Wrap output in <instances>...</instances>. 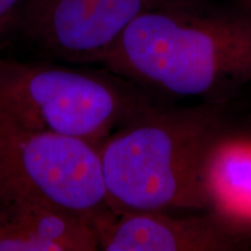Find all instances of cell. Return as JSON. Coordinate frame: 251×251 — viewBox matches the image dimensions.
I'll use <instances>...</instances> for the list:
<instances>
[{"label": "cell", "instance_id": "1", "mask_svg": "<svg viewBox=\"0 0 251 251\" xmlns=\"http://www.w3.org/2000/svg\"><path fill=\"white\" fill-rule=\"evenodd\" d=\"M90 64L172 96L225 98L251 83V19L155 8Z\"/></svg>", "mask_w": 251, "mask_h": 251}, {"label": "cell", "instance_id": "5", "mask_svg": "<svg viewBox=\"0 0 251 251\" xmlns=\"http://www.w3.org/2000/svg\"><path fill=\"white\" fill-rule=\"evenodd\" d=\"M180 0H25L8 30L54 57L90 64L144 12Z\"/></svg>", "mask_w": 251, "mask_h": 251}, {"label": "cell", "instance_id": "9", "mask_svg": "<svg viewBox=\"0 0 251 251\" xmlns=\"http://www.w3.org/2000/svg\"><path fill=\"white\" fill-rule=\"evenodd\" d=\"M25 0H0V33L8 30Z\"/></svg>", "mask_w": 251, "mask_h": 251}, {"label": "cell", "instance_id": "3", "mask_svg": "<svg viewBox=\"0 0 251 251\" xmlns=\"http://www.w3.org/2000/svg\"><path fill=\"white\" fill-rule=\"evenodd\" d=\"M150 103L131 81L112 74L0 58V117L100 148Z\"/></svg>", "mask_w": 251, "mask_h": 251}, {"label": "cell", "instance_id": "4", "mask_svg": "<svg viewBox=\"0 0 251 251\" xmlns=\"http://www.w3.org/2000/svg\"><path fill=\"white\" fill-rule=\"evenodd\" d=\"M30 198L93 224L111 209L99 148L0 117V200Z\"/></svg>", "mask_w": 251, "mask_h": 251}, {"label": "cell", "instance_id": "6", "mask_svg": "<svg viewBox=\"0 0 251 251\" xmlns=\"http://www.w3.org/2000/svg\"><path fill=\"white\" fill-rule=\"evenodd\" d=\"M99 250L233 251L249 246V237L211 214L178 219L165 212H103L93 221Z\"/></svg>", "mask_w": 251, "mask_h": 251}, {"label": "cell", "instance_id": "8", "mask_svg": "<svg viewBox=\"0 0 251 251\" xmlns=\"http://www.w3.org/2000/svg\"><path fill=\"white\" fill-rule=\"evenodd\" d=\"M207 209L237 233L251 237V140L222 135L207 158Z\"/></svg>", "mask_w": 251, "mask_h": 251}, {"label": "cell", "instance_id": "2", "mask_svg": "<svg viewBox=\"0 0 251 251\" xmlns=\"http://www.w3.org/2000/svg\"><path fill=\"white\" fill-rule=\"evenodd\" d=\"M221 126L203 108L147 107L100 146L113 211L207 209L205 169Z\"/></svg>", "mask_w": 251, "mask_h": 251}, {"label": "cell", "instance_id": "7", "mask_svg": "<svg viewBox=\"0 0 251 251\" xmlns=\"http://www.w3.org/2000/svg\"><path fill=\"white\" fill-rule=\"evenodd\" d=\"M93 224L30 198L0 200V251H96Z\"/></svg>", "mask_w": 251, "mask_h": 251}]
</instances>
